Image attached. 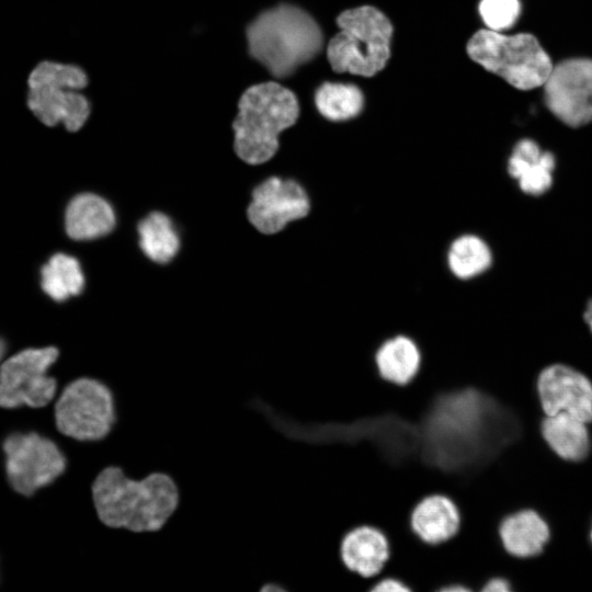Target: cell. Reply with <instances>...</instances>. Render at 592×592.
Listing matches in <instances>:
<instances>
[{
	"label": "cell",
	"instance_id": "ba28073f",
	"mask_svg": "<svg viewBox=\"0 0 592 592\" xmlns=\"http://www.w3.org/2000/svg\"><path fill=\"white\" fill-rule=\"evenodd\" d=\"M56 346L27 348L0 364V408L38 409L56 397L57 379L48 372L59 358Z\"/></svg>",
	"mask_w": 592,
	"mask_h": 592
},
{
	"label": "cell",
	"instance_id": "ac0fdd59",
	"mask_svg": "<svg viewBox=\"0 0 592 592\" xmlns=\"http://www.w3.org/2000/svg\"><path fill=\"white\" fill-rule=\"evenodd\" d=\"M115 226L112 206L93 193L76 195L65 212L67 235L78 241L92 240L107 235Z\"/></svg>",
	"mask_w": 592,
	"mask_h": 592
},
{
	"label": "cell",
	"instance_id": "ffe728a7",
	"mask_svg": "<svg viewBox=\"0 0 592 592\" xmlns=\"http://www.w3.org/2000/svg\"><path fill=\"white\" fill-rule=\"evenodd\" d=\"M41 287L54 301L62 303L78 296L84 287V276L79 261L66 253H56L42 265Z\"/></svg>",
	"mask_w": 592,
	"mask_h": 592
},
{
	"label": "cell",
	"instance_id": "f546056e",
	"mask_svg": "<svg viewBox=\"0 0 592 592\" xmlns=\"http://www.w3.org/2000/svg\"><path fill=\"white\" fill-rule=\"evenodd\" d=\"M5 345L4 342L0 339V361L4 354Z\"/></svg>",
	"mask_w": 592,
	"mask_h": 592
},
{
	"label": "cell",
	"instance_id": "7402d4cb",
	"mask_svg": "<svg viewBox=\"0 0 592 592\" xmlns=\"http://www.w3.org/2000/svg\"><path fill=\"white\" fill-rule=\"evenodd\" d=\"M315 104L327 119L343 122L362 112L364 95L355 84L327 81L316 90Z\"/></svg>",
	"mask_w": 592,
	"mask_h": 592
},
{
	"label": "cell",
	"instance_id": "9c48e42d",
	"mask_svg": "<svg viewBox=\"0 0 592 592\" xmlns=\"http://www.w3.org/2000/svg\"><path fill=\"white\" fill-rule=\"evenodd\" d=\"M2 449L8 481L25 497L55 482L67 468V458L50 439L35 432L12 433Z\"/></svg>",
	"mask_w": 592,
	"mask_h": 592
},
{
	"label": "cell",
	"instance_id": "44dd1931",
	"mask_svg": "<svg viewBox=\"0 0 592 592\" xmlns=\"http://www.w3.org/2000/svg\"><path fill=\"white\" fill-rule=\"evenodd\" d=\"M139 246L153 262L168 263L179 251L180 239L171 219L153 212L138 225Z\"/></svg>",
	"mask_w": 592,
	"mask_h": 592
},
{
	"label": "cell",
	"instance_id": "484cf974",
	"mask_svg": "<svg viewBox=\"0 0 592 592\" xmlns=\"http://www.w3.org/2000/svg\"><path fill=\"white\" fill-rule=\"evenodd\" d=\"M480 592H513L510 584L501 578H494L486 583Z\"/></svg>",
	"mask_w": 592,
	"mask_h": 592
},
{
	"label": "cell",
	"instance_id": "5b68a950",
	"mask_svg": "<svg viewBox=\"0 0 592 592\" xmlns=\"http://www.w3.org/2000/svg\"><path fill=\"white\" fill-rule=\"evenodd\" d=\"M466 52L471 60L519 90L543 87L554 67L531 33L508 35L481 29L469 38Z\"/></svg>",
	"mask_w": 592,
	"mask_h": 592
},
{
	"label": "cell",
	"instance_id": "603a6c76",
	"mask_svg": "<svg viewBox=\"0 0 592 592\" xmlns=\"http://www.w3.org/2000/svg\"><path fill=\"white\" fill-rule=\"evenodd\" d=\"M492 255L487 243L479 237L466 235L451 246L447 262L455 276L462 280L475 277L491 264Z\"/></svg>",
	"mask_w": 592,
	"mask_h": 592
},
{
	"label": "cell",
	"instance_id": "f1b7e54d",
	"mask_svg": "<svg viewBox=\"0 0 592 592\" xmlns=\"http://www.w3.org/2000/svg\"><path fill=\"white\" fill-rule=\"evenodd\" d=\"M260 592H287V591L278 584L267 583L261 588Z\"/></svg>",
	"mask_w": 592,
	"mask_h": 592
},
{
	"label": "cell",
	"instance_id": "6da1fadb",
	"mask_svg": "<svg viewBox=\"0 0 592 592\" xmlns=\"http://www.w3.org/2000/svg\"><path fill=\"white\" fill-rule=\"evenodd\" d=\"M91 499L100 522L134 533L161 530L180 503L173 478L155 471L136 479L118 466H106L94 477Z\"/></svg>",
	"mask_w": 592,
	"mask_h": 592
},
{
	"label": "cell",
	"instance_id": "2e32d148",
	"mask_svg": "<svg viewBox=\"0 0 592 592\" xmlns=\"http://www.w3.org/2000/svg\"><path fill=\"white\" fill-rule=\"evenodd\" d=\"M498 534L506 553L517 558H530L543 551L549 540L550 530L537 511L521 509L501 520Z\"/></svg>",
	"mask_w": 592,
	"mask_h": 592
},
{
	"label": "cell",
	"instance_id": "8fae6325",
	"mask_svg": "<svg viewBox=\"0 0 592 592\" xmlns=\"http://www.w3.org/2000/svg\"><path fill=\"white\" fill-rule=\"evenodd\" d=\"M536 392L544 415L568 413L592 423V379L577 367L561 362L545 366Z\"/></svg>",
	"mask_w": 592,
	"mask_h": 592
},
{
	"label": "cell",
	"instance_id": "8992f818",
	"mask_svg": "<svg viewBox=\"0 0 592 592\" xmlns=\"http://www.w3.org/2000/svg\"><path fill=\"white\" fill-rule=\"evenodd\" d=\"M27 105L45 125L62 123L69 132L80 129L90 114V103L79 93L88 83L78 66L42 61L29 77Z\"/></svg>",
	"mask_w": 592,
	"mask_h": 592
},
{
	"label": "cell",
	"instance_id": "cb8c5ba5",
	"mask_svg": "<svg viewBox=\"0 0 592 592\" xmlns=\"http://www.w3.org/2000/svg\"><path fill=\"white\" fill-rule=\"evenodd\" d=\"M520 0H480L479 15L488 30L501 32L511 29L521 15Z\"/></svg>",
	"mask_w": 592,
	"mask_h": 592
},
{
	"label": "cell",
	"instance_id": "4fadbf2b",
	"mask_svg": "<svg viewBox=\"0 0 592 592\" xmlns=\"http://www.w3.org/2000/svg\"><path fill=\"white\" fill-rule=\"evenodd\" d=\"M343 565L363 577L377 576L390 557V539L379 527L360 524L346 531L339 542Z\"/></svg>",
	"mask_w": 592,
	"mask_h": 592
},
{
	"label": "cell",
	"instance_id": "52a82bcc",
	"mask_svg": "<svg viewBox=\"0 0 592 592\" xmlns=\"http://www.w3.org/2000/svg\"><path fill=\"white\" fill-rule=\"evenodd\" d=\"M116 420L111 388L94 377L82 376L69 382L54 406L57 431L81 443L106 439Z\"/></svg>",
	"mask_w": 592,
	"mask_h": 592
},
{
	"label": "cell",
	"instance_id": "7a4b0ae2",
	"mask_svg": "<svg viewBox=\"0 0 592 592\" xmlns=\"http://www.w3.org/2000/svg\"><path fill=\"white\" fill-rule=\"evenodd\" d=\"M250 55L275 78H286L323 47L319 24L305 10L281 3L255 18L246 31Z\"/></svg>",
	"mask_w": 592,
	"mask_h": 592
},
{
	"label": "cell",
	"instance_id": "3957f363",
	"mask_svg": "<svg viewBox=\"0 0 592 592\" xmlns=\"http://www.w3.org/2000/svg\"><path fill=\"white\" fill-rule=\"evenodd\" d=\"M232 124L235 151L249 164L270 160L278 148V135L293 126L299 116L294 92L267 81L251 86L241 95Z\"/></svg>",
	"mask_w": 592,
	"mask_h": 592
},
{
	"label": "cell",
	"instance_id": "7c38bea8",
	"mask_svg": "<svg viewBox=\"0 0 592 592\" xmlns=\"http://www.w3.org/2000/svg\"><path fill=\"white\" fill-rule=\"evenodd\" d=\"M309 209L308 195L298 182L272 177L253 190L248 218L259 231L272 235L305 217Z\"/></svg>",
	"mask_w": 592,
	"mask_h": 592
},
{
	"label": "cell",
	"instance_id": "4316f807",
	"mask_svg": "<svg viewBox=\"0 0 592 592\" xmlns=\"http://www.w3.org/2000/svg\"><path fill=\"white\" fill-rule=\"evenodd\" d=\"M583 320L592 334V298L588 300L585 310L583 311Z\"/></svg>",
	"mask_w": 592,
	"mask_h": 592
},
{
	"label": "cell",
	"instance_id": "d4e9b609",
	"mask_svg": "<svg viewBox=\"0 0 592 592\" xmlns=\"http://www.w3.org/2000/svg\"><path fill=\"white\" fill-rule=\"evenodd\" d=\"M368 592H412L402 581L395 578H386L378 581Z\"/></svg>",
	"mask_w": 592,
	"mask_h": 592
},
{
	"label": "cell",
	"instance_id": "d6986e66",
	"mask_svg": "<svg viewBox=\"0 0 592 592\" xmlns=\"http://www.w3.org/2000/svg\"><path fill=\"white\" fill-rule=\"evenodd\" d=\"M421 358L419 345L406 334H397L385 340L374 356L378 375L384 380L399 386L409 384L417 376Z\"/></svg>",
	"mask_w": 592,
	"mask_h": 592
},
{
	"label": "cell",
	"instance_id": "e0dca14e",
	"mask_svg": "<svg viewBox=\"0 0 592 592\" xmlns=\"http://www.w3.org/2000/svg\"><path fill=\"white\" fill-rule=\"evenodd\" d=\"M556 160L551 152L544 151L532 139H521L513 147L508 160V172L520 189L530 195H542L553 185Z\"/></svg>",
	"mask_w": 592,
	"mask_h": 592
},
{
	"label": "cell",
	"instance_id": "30bf717a",
	"mask_svg": "<svg viewBox=\"0 0 592 592\" xmlns=\"http://www.w3.org/2000/svg\"><path fill=\"white\" fill-rule=\"evenodd\" d=\"M543 87L545 105L561 123L577 128L592 122V59L560 61Z\"/></svg>",
	"mask_w": 592,
	"mask_h": 592
},
{
	"label": "cell",
	"instance_id": "4dcf8cb0",
	"mask_svg": "<svg viewBox=\"0 0 592 592\" xmlns=\"http://www.w3.org/2000/svg\"><path fill=\"white\" fill-rule=\"evenodd\" d=\"M590 538H591V542H592V527H591V532H590Z\"/></svg>",
	"mask_w": 592,
	"mask_h": 592
},
{
	"label": "cell",
	"instance_id": "277c9868",
	"mask_svg": "<svg viewBox=\"0 0 592 592\" xmlns=\"http://www.w3.org/2000/svg\"><path fill=\"white\" fill-rule=\"evenodd\" d=\"M337 24L339 32L327 45L335 72L369 78L386 67L394 26L384 12L372 5L352 8L338 15Z\"/></svg>",
	"mask_w": 592,
	"mask_h": 592
},
{
	"label": "cell",
	"instance_id": "9a60e30c",
	"mask_svg": "<svg viewBox=\"0 0 592 592\" xmlns=\"http://www.w3.org/2000/svg\"><path fill=\"white\" fill-rule=\"evenodd\" d=\"M543 441L559 459L582 463L592 451L588 423L568 413L544 415L539 423Z\"/></svg>",
	"mask_w": 592,
	"mask_h": 592
},
{
	"label": "cell",
	"instance_id": "83f0119b",
	"mask_svg": "<svg viewBox=\"0 0 592 592\" xmlns=\"http://www.w3.org/2000/svg\"><path fill=\"white\" fill-rule=\"evenodd\" d=\"M436 592H471L468 588L460 584H452L440 589Z\"/></svg>",
	"mask_w": 592,
	"mask_h": 592
},
{
	"label": "cell",
	"instance_id": "5bb4252c",
	"mask_svg": "<svg viewBox=\"0 0 592 592\" xmlns=\"http://www.w3.org/2000/svg\"><path fill=\"white\" fill-rule=\"evenodd\" d=\"M409 526L420 543L437 546L451 542L459 533L462 513L452 498L433 493L422 498L413 506Z\"/></svg>",
	"mask_w": 592,
	"mask_h": 592
}]
</instances>
